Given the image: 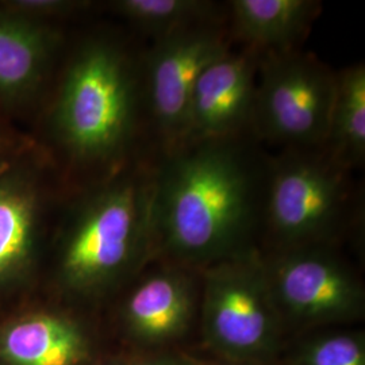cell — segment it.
<instances>
[{"mask_svg":"<svg viewBox=\"0 0 365 365\" xmlns=\"http://www.w3.org/2000/svg\"><path fill=\"white\" fill-rule=\"evenodd\" d=\"M69 49L27 130L66 192L134 157L144 96L141 68L117 37L93 33Z\"/></svg>","mask_w":365,"mask_h":365,"instance_id":"obj_1","label":"cell"},{"mask_svg":"<svg viewBox=\"0 0 365 365\" xmlns=\"http://www.w3.org/2000/svg\"><path fill=\"white\" fill-rule=\"evenodd\" d=\"M155 179L133 157L105 179L66 192L53 225L38 292L90 312L156 259Z\"/></svg>","mask_w":365,"mask_h":365,"instance_id":"obj_2","label":"cell"},{"mask_svg":"<svg viewBox=\"0 0 365 365\" xmlns=\"http://www.w3.org/2000/svg\"><path fill=\"white\" fill-rule=\"evenodd\" d=\"M265 167L241 137L185 144L156 167V257L194 271L252 250Z\"/></svg>","mask_w":365,"mask_h":365,"instance_id":"obj_3","label":"cell"},{"mask_svg":"<svg viewBox=\"0 0 365 365\" xmlns=\"http://www.w3.org/2000/svg\"><path fill=\"white\" fill-rule=\"evenodd\" d=\"M349 168L325 148L286 149L265 165L261 225L274 250L329 247L352 212Z\"/></svg>","mask_w":365,"mask_h":365,"instance_id":"obj_4","label":"cell"},{"mask_svg":"<svg viewBox=\"0 0 365 365\" xmlns=\"http://www.w3.org/2000/svg\"><path fill=\"white\" fill-rule=\"evenodd\" d=\"M66 194L37 145L0 167V314L38 292Z\"/></svg>","mask_w":365,"mask_h":365,"instance_id":"obj_5","label":"cell"},{"mask_svg":"<svg viewBox=\"0 0 365 365\" xmlns=\"http://www.w3.org/2000/svg\"><path fill=\"white\" fill-rule=\"evenodd\" d=\"M203 341L221 360L267 363L284 324L256 249L199 271Z\"/></svg>","mask_w":365,"mask_h":365,"instance_id":"obj_6","label":"cell"},{"mask_svg":"<svg viewBox=\"0 0 365 365\" xmlns=\"http://www.w3.org/2000/svg\"><path fill=\"white\" fill-rule=\"evenodd\" d=\"M336 81L337 73L312 54H261L250 129L287 149L324 148Z\"/></svg>","mask_w":365,"mask_h":365,"instance_id":"obj_7","label":"cell"},{"mask_svg":"<svg viewBox=\"0 0 365 365\" xmlns=\"http://www.w3.org/2000/svg\"><path fill=\"white\" fill-rule=\"evenodd\" d=\"M264 265L284 327H327L364 313L360 279L329 247L274 250Z\"/></svg>","mask_w":365,"mask_h":365,"instance_id":"obj_8","label":"cell"},{"mask_svg":"<svg viewBox=\"0 0 365 365\" xmlns=\"http://www.w3.org/2000/svg\"><path fill=\"white\" fill-rule=\"evenodd\" d=\"M230 51V34L220 22L188 27L155 38L145 56L146 103L170 153L185 143L196 81L203 71Z\"/></svg>","mask_w":365,"mask_h":365,"instance_id":"obj_9","label":"cell"},{"mask_svg":"<svg viewBox=\"0 0 365 365\" xmlns=\"http://www.w3.org/2000/svg\"><path fill=\"white\" fill-rule=\"evenodd\" d=\"M103 356L86 310L37 292L0 314V365H93Z\"/></svg>","mask_w":365,"mask_h":365,"instance_id":"obj_10","label":"cell"},{"mask_svg":"<svg viewBox=\"0 0 365 365\" xmlns=\"http://www.w3.org/2000/svg\"><path fill=\"white\" fill-rule=\"evenodd\" d=\"M114 299L118 330L133 351L167 349L195 321L200 274L163 261L134 277Z\"/></svg>","mask_w":365,"mask_h":365,"instance_id":"obj_11","label":"cell"},{"mask_svg":"<svg viewBox=\"0 0 365 365\" xmlns=\"http://www.w3.org/2000/svg\"><path fill=\"white\" fill-rule=\"evenodd\" d=\"M66 49L64 27L34 24L0 9V117L18 125L31 122Z\"/></svg>","mask_w":365,"mask_h":365,"instance_id":"obj_12","label":"cell"},{"mask_svg":"<svg viewBox=\"0 0 365 365\" xmlns=\"http://www.w3.org/2000/svg\"><path fill=\"white\" fill-rule=\"evenodd\" d=\"M260 56L229 51L203 71L192 92L184 145L238 138L252 128Z\"/></svg>","mask_w":365,"mask_h":365,"instance_id":"obj_13","label":"cell"},{"mask_svg":"<svg viewBox=\"0 0 365 365\" xmlns=\"http://www.w3.org/2000/svg\"><path fill=\"white\" fill-rule=\"evenodd\" d=\"M315 0H232V33L255 52H287L304 38L321 13Z\"/></svg>","mask_w":365,"mask_h":365,"instance_id":"obj_14","label":"cell"},{"mask_svg":"<svg viewBox=\"0 0 365 365\" xmlns=\"http://www.w3.org/2000/svg\"><path fill=\"white\" fill-rule=\"evenodd\" d=\"M324 148L349 170L364 164V64L348 66L337 73L329 134Z\"/></svg>","mask_w":365,"mask_h":365,"instance_id":"obj_15","label":"cell"},{"mask_svg":"<svg viewBox=\"0 0 365 365\" xmlns=\"http://www.w3.org/2000/svg\"><path fill=\"white\" fill-rule=\"evenodd\" d=\"M108 7L155 38L220 22V6L207 0H115Z\"/></svg>","mask_w":365,"mask_h":365,"instance_id":"obj_16","label":"cell"},{"mask_svg":"<svg viewBox=\"0 0 365 365\" xmlns=\"http://www.w3.org/2000/svg\"><path fill=\"white\" fill-rule=\"evenodd\" d=\"M294 365H365V339L360 333L334 331L306 341Z\"/></svg>","mask_w":365,"mask_h":365,"instance_id":"obj_17","label":"cell"},{"mask_svg":"<svg viewBox=\"0 0 365 365\" xmlns=\"http://www.w3.org/2000/svg\"><path fill=\"white\" fill-rule=\"evenodd\" d=\"M0 9L39 25L64 27V24L88 13V0H0Z\"/></svg>","mask_w":365,"mask_h":365,"instance_id":"obj_18","label":"cell"},{"mask_svg":"<svg viewBox=\"0 0 365 365\" xmlns=\"http://www.w3.org/2000/svg\"><path fill=\"white\" fill-rule=\"evenodd\" d=\"M36 146L27 129L0 117V167Z\"/></svg>","mask_w":365,"mask_h":365,"instance_id":"obj_19","label":"cell"},{"mask_svg":"<svg viewBox=\"0 0 365 365\" xmlns=\"http://www.w3.org/2000/svg\"><path fill=\"white\" fill-rule=\"evenodd\" d=\"M126 365H202L192 357L172 349L131 351L125 353Z\"/></svg>","mask_w":365,"mask_h":365,"instance_id":"obj_20","label":"cell"},{"mask_svg":"<svg viewBox=\"0 0 365 365\" xmlns=\"http://www.w3.org/2000/svg\"><path fill=\"white\" fill-rule=\"evenodd\" d=\"M93 365H126L125 353H119V354H105L96 364Z\"/></svg>","mask_w":365,"mask_h":365,"instance_id":"obj_21","label":"cell"},{"mask_svg":"<svg viewBox=\"0 0 365 365\" xmlns=\"http://www.w3.org/2000/svg\"><path fill=\"white\" fill-rule=\"evenodd\" d=\"M202 365H267V363H252V361H229V360H218L214 363H206Z\"/></svg>","mask_w":365,"mask_h":365,"instance_id":"obj_22","label":"cell"}]
</instances>
